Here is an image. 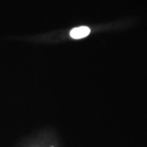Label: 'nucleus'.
<instances>
[{
  "instance_id": "obj_1",
  "label": "nucleus",
  "mask_w": 147,
  "mask_h": 147,
  "mask_svg": "<svg viewBox=\"0 0 147 147\" xmlns=\"http://www.w3.org/2000/svg\"><path fill=\"white\" fill-rule=\"evenodd\" d=\"M89 33L90 29L88 27H77V28L73 29V30L70 31V36L72 37L73 38L79 39V38H82L88 36V35L89 34Z\"/></svg>"
}]
</instances>
